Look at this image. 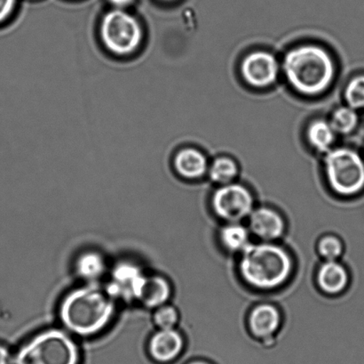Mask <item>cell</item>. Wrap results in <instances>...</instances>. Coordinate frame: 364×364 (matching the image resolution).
Instances as JSON below:
<instances>
[{
  "label": "cell",
  "mask_w": 364,
  "mask_h": 364,
  "mask_svg": "<svg viewBox=\"0 0 364 364\" xmlns=\"http://www.w3.org/2000/svg\"><path fill=\"white\" fill-rule=\"evenodd\" d=\"M115 311V298L107 288L89 284L75 288L64 297L59 316L68 333L91 337L109 326Z\"/></svg>",
  "instance_id": "cell-1"
},
{
  "label": "cell",
  "mask_w": 364,
  "mask_h": 364,
  "mask_svg": "<svg viewBox=\"0 0 364 364\" xmlns=\"http://www.w3.org/2000/svg\"><path fill=\"white\" fill-rule=\"evenodd\" d=\"M283 68L291 87L306 95L323 94L330 88L336 74L330 53L314 45L291 49L284 56Z\"/></svg>",
  "instance_id": "cell-2"
},
{
  "label": "cell",
  "mask_w": 364,
  "mask_h": 364,
  "mask_svg": "<svg viewBox=\"0 0 364 364\" xmlns=\"http://www.w3.org/2000/svg\"><path fill=\"white\" fill-rule=\"evenodd\" d=\"M292 260L284 249L270 242L249 244L239 264L245 283L259 290H272L290 277Z\"/></svg>",
  "instance_id": "cell-3"
},
{
  "label": "cell",
  "mask_w": 364,
  "mask_h": 364,
  "mask_svg": "<svg viewBox=\"0 0 364 364\" xmlns=\"http://www.w3.org/2000/svg\"><path fill=\"white\" fill-rule=\"evenodd\" d=\"M13 364H81V353L67 331L49 329L21 345Z\"/></svg>",
  "instance_id": "cell-4"
},
{
  "label": "cell",
  "mask_w": 364,
  "mask_h": 364,
  "mask_svg": "<svg viewBox=\"0 0 364 364\" xmlns=\"http://www.w3.org/2000/svg\"><path fill=\"white\" fill-rule=\"evenodd\" d=\"M326 172L331 188L338 194L354 195L364 187V162L354 150L338 148L328 152Z\"/></svg>",
  "instance_id": "cell-5"
},
{
  "label": "cell",
  "mask_w": 364,
  "mask_h": 364,
  "mask_svg": "<svg viewBox=\"0 0 364 364\" xmlns=\"http://www.w3.org/2000/svg\"><path fill=\"white\" fill-rule=\"evenodd\" d=\"M100 31L103 44L110 52L119 56L135 51L142 39L140 23L120 9L109 11L103 16Z\"/></svg>",
  "instance_id": "cell-6"
},
{
  "label": "cell",
  "mask_w": 364,
  "mask_h": 364,
  "mask_svg": "<svg viewBox=\"0 0 364 364\" xmlns=\"http://www.w3.org/2000/svg\"><path fill=\"white\" fill-rule=\"evenodd\" d=\"M214 212L228 223L240 222L251 215L253 199L247 188L238 184H227L214 192L212 201Z\"/></svg>",
  "instance_id": "cell-7"
},
{
  "label": "cell",
  "mask_w": 364,
  "mask_h": 364,
  "mask_svg": "<svg viewBox=\"0 0 364 364\" xmlns=\"http://www.w3.org/2000/svg\"><path fill=\"white\" fill-rule=\"evenodd\" d=\"M241 71L242 77L249 85L255 88H267L277 80L279 64L271 53L257 51L245 57Z\"/></svg>",
  "instance_id": "cell-8"
},
{
  "label": "cell",
  "mask_w": 364,
  "mask_h": 364,
  "mask_svg": "<svg viewBox=\"0 0 364 364\" xmlns=\"http://www.w3.org/2000/svg\"><path fill=\"white\" fill-rule=\"evenodd\" d=\"M184 338L174 329L159 330L149 341L148 352L153 361L169 364L176 361L184 350Z\"/></svg>",
  "instance_id": "cell-9"
},
{
  "label": "cell",
  "mask_w": 364,
  "mask_h": 364,
  "mask_svg": "<svg viewBox=\"0 0 364 364\" xmlns=\"http://www.w3.org/2000/svg\"><path fill=\"white\" fill-rule=\"evenodd\" d=\"M144 273L131 263H121L113 271L112 283L107 288L114 298L136 301L139 288L144 278Z\"/></svg>",
  "instance_id": "cell-10"
},
{
  "label": "cell",
  "mask_w": 364,
  "mask_h": 364,
  "mask_svg": "<svg viewBox=\"0 0 364 364\" xmlns=\"http://www.w3.org/2000/svg\"><path fill=\"white\" fill-rule=\"evenodd\" d=\"M250 230L255 236L267 242L277 240L284 234L283 217L269 208L253 209L249 216Z\"/></svg>",
  "instance_id": "cell-11"
},
{
  "label": "cell",
  "mask_w": 364,
  "mask_h": 364,
  "mask_svg": "<svg viewBox=\"0 0 364 364\" xmlns=\"http://www.w3.org/2000/svg\"><path fill=\"white\" fill-rule=\"evenodd\" d=\"M172 296L168 281L160 276H144L139 288L136 301L147 308H158L166 304Z\"/></svg>",
  "instance_id": "cell-12"
},
{
  "label": "cell",
  "mask_w": 364,
  "mask_h": 364,
  "mask_svg": "<svg viewBox=\"0 0 364 364\" xmlns=\"http://www.w3.org/2000/svg\"><path fill=\"white\" fill-rule=\"evenodd\" d=\"M281 316L278 310L271 305H260L252 310L249 317V326L257 338L273 336L279 328Z\"/></svg>",
  "instance_id": "cell-13"
},
{
  "label": "cell",
  "mask_w": 364,
  "mask_h": 364,
  "mask_svg": "<svg viewBox=\"0 0 364 364\" xmlns=\"http://www.w3.org/2000/svg\"><path fill=\"white\" fill-rule=\"evenodd\" d=\"M317 283L321 290L328 294H338L348 284V274L345 267L336 260L326 261L317 274Z\"/></svg>",
  "instance_id": "cell-14"
},
{
  "label": "cell",
  "mask_w": 364,
  "mask_h": 364,
  "mask_svg": "<svg viewBox=\"0 0 364 364\" xmlns=\"http://www.w3.org/2000/svg\"><path fill=\"white\" fill-rule=\"evenodd\" d=\"M174 167L181 177L187 180H198L206 173L208 163L205 156L198 150L188 148L177 153Z\"/></svg>",
  "instance_id": "cell-15"
},
{
  "label": "cell",
  "mask_w": 364,
  "mask_h": 364,
  "mask_svg": "<svg viewBox=\"0 0 364 364\" xmlns=\"http://www.w3.org/2000/svg\"><path fill=\"white\" fill-rule=\"evenodd\" d=\"M75 269L82 279L94 283L105 273V259L98 252H84L77 259Z\"/></svg>",
  "instance_id": "cell-16"
},
{
  "label": "cell",
  "mask_w": 364,
  "mask_h": 364,
  "mask_svg": "<svg viewBox=\"0 0 364 364\" xmlns=\"http://www.w3.org/2000/svg\"><path fill=\"white\" fill-rule=\"evenodd\" d=\"M220 239L224 247L232 252H242L250 244L249 230L239 222L225 226L220 230Z\"/></svg>",
  "instance_id": "cell-17"
},
{
  "label": "cell",
  "mask_w": 364,
  "mask_h": 364,
  "mask_svg": "<svg viewBox=\"0 0 364 364\" xmlns=\"http://www.w3.org/2000/svg\"><path fill=\"white\" fill-rule=\"evenodd\" d=\"M334 131L330 123L326 120L314 121L308 130V138L310 145L317 151L326 152H329L331 146L335 140Z\"/></svg>",
  "instance_id": "cell-18"
},
{
  "label": "cell",
  "mask_w": 364,
  "mask_h": 364,
  "mask_svg": "<svg viewBox=\"0 0 364 364\" xmlns=\"http://www.w3.org/2000/svg\"><path fill=\"white\" fill-rule=\"evenodd\" d=\"M237 163L228 157H220L214 160L209 169V176L214 183L221 185L230 184L237 177Z\"/></svg>",
  "instance_id": "cell-19"
},
{
  "label": "cell",
  "mask_w": 364,
  "mask_h": 364,
  "mask_svg": "<svg viewBox=\"0 0 364 364\" xmlns=\"http://www.w3.org/2000/svg\"><path fill=\"white\" fill-rule=\"evenodd\" d=\"M330 123L336 133L349 134L358 126V115L351 107H341L333 113Z\"/></svg>",
  "instance_id": "cell-20"
},
{
  "label": "cell",
  "mask_w": 364,
  "mask_h": 364,
  "mask_svg": "<svg viewBox=\"0 0 364 364\" xmlns=\"http://www.w3.org/2000/svg\"><path fill=\"white\" fill-rule=\"evenodd\" d=\"M345 98L351 108H364V75H360L349 82L346 88Z\"/></svg>",
  "instance_id": "cell-21"
},
{
  "label": "cell",
  "mask_w": 364,
  "mask_h": 364,
  "mask_svg": "<svg viewBox=\"0 0 364 364\" xmlns=\"http://www.w3.org/2000/svg\"><path fill=\"white\" fill-rule=\"evenodd\" d=\"M153 319L159 330L174 329L179 321V313L173 306L164 305L156 308Z\"/></svg>",
  "instance_id": "cell-22"
},
{
  "label": "cell",
  "mask_w": 364,
  "mask_h": 364,
  "mask_svg": "<svg viewBox=\"0 0 364 364\" xmlns=\"http://www.w3.org/2000/svg\"><path fill=\"white\" fill-rule=\"evenodd\" d=\"M320 255L326 259L327 261H333L340 258L343 251V246L337 237L333 235L321 239L318 244Z\"/></svg>",
  "instance_id": "cell-23"
},
{
  "label": "cell",
  "mask_w": 364,
  "mask_h": 364,
  "mask_svg": "<svg viewBox=\"0 0 364 364\" xmlns=\"http://www.w3.org/2000/svg\"><path fill=\"white\" fill-rule=\"evenodd\" d=\"M16 0H0V24L7 20L13 13Z\"/></svg>",
  "instance_id": "cell-24"
},
{
  "label": "cell",
  "mask_w": 364,
  "mask_h": 364,
  "mask_svg": "<svg viewBox=\"0 0 364 364\" xmlns=\"http://www.w3.org/2000/svg\"><path fill=\"white\" fill-rule=\"evenodd\" d=\"M14 355L5 345L0 343V364H13Z\"/></svg>",
  "instance_id": "cell-25"
},
{
  "label": "cell",
  "mask_w": 364,
  "mask_h": 364,
  "mask_svg": "<svg viewBox=\"0 0 364 364\" xmlns=\"http://www.w3.org/2000/svg\"><path fill=\"white\" fill-rule=\"evenodd\" d=\"M117 7H124L130 5L134 0H109Z\"/></svg>",
  "instance_id": "cell-26"
},
{
  "label": "cell",
  "mask_w": 364,
  "mask_h": 364,
  "mask_svg": "<svg viewBox=\"0 0 364 364\" xmlns=\"http://www.w3.org/2000/svg\"><path fill=\"white\" fill-rule=\"evenodd\" d=\"M186 364H214L212 362L207 361V360H203V359H196L193 360V361L188 362Z\"/></svg>",
  "instance_id": "cell-27"
},
{
  "label": "cell",
  "mask_w": 364,
  "mask_h": 364,
  "mask_svg": "<svg viewBox=\"0 0 364 364\" xmlns=\"http://www.w3.org/2000/svg\"><path fill=\"white\" fill-rule=\"evenodd\" d=\"M166 1H173V0H166Z\"/></svg>",
  "instance_id": "cell-28"
}]
</instances>
